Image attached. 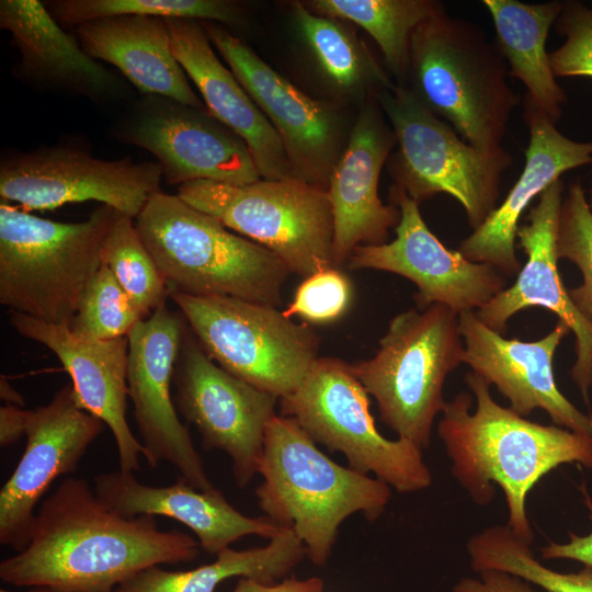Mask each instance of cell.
I'll use <instances>...</instances> for the list:
<instances>
[{
  "instance_id": "5b68a950",
  "label": "cell",
  "mask_w": 592,
  "mask_h": 592,
  "mask_svg": "<svg viewBox=\"0 0 592 592\" xmlns=\"http://www.w3.org/2000/svg\"><path fill=\"white\" fill-rule=\"evenodd\" d=\"M134 223L169 291L281 304L291 273L281 259L178 195L156 193Z\"/></svg>"
},
{
  "instance_id": "4316f807",
  "label": "cell",
  "mask_w": 592,
  "mask_h": 592,
  "mask_svg": "<svg viewBox=\"0 0 592 592\" xmlns=\"http://www.w3.org/2000/svg\"><path fill=\"white\" fill-rule=\"evenodd\" d=\"M71 32L90 57L117 68L139 95H162L206 109L173 54L166 19L116 15L86 22Z\"/></svg>"
},
{
  "instance_id": "f546056e",
  "label": "cell",
  "mask_w": 592,
  "mask_h": 592,
  "mask_svg": "<svg viewBox=\"0 0 592 592\" xmlns=\"http://www.w3.org/2000/svg\"><path fill=\"white\" fill-rule=\"evenodd\" d=\"M298 33L319 71L342 94L363 96L391 90L395 84L362 41L338 19L312 12L304 3H292Z\"/></svg>"
},
{
  "instance_id": "4fadbf2b",
  "label": "cell",
  "mask_w": 592,
  "mask_h": 592,
  "mask_svg": "<svg viewBox=\"0 0 592 592\" xmlns=\"http://www.w3.org/2000/svg\"><path fill=\"white\" fill-rule=\"evenodd\" d=\"M110 138L152 153L169 185L205 180L247 184L261 179L242 138L207 109L146 94L127 103Z\"/></svg>"
},
{
  "instance_id": "484cf974",
  "label": "cell",
  "mask_w": 592,
  "mask_h": 592,
  "mask_svg": "<svg viewBox=\"0 0 592 592\" xmlns=\"http://www.w3.org/2000/svg\"><path fill=\"white\" fill-rule=\"evenodd\" d=\"M93 489L102 502L124 516H166L180 522L209 554L217 555L249 535L271 539L283 528L267 517L242 514L218 489L197 490L180 476L170 486L152 487L118 469L95 476Z\"/></svg>"
},
{
  "instance_id": "d6986e66",
  "label": "cell",
  "mask_w": 592,
  "mask_h": 592,
  "mask_svg": "<svg viewBox=\"0 0 592 592\" xmlns=\"http://www.w3.org/2000/svg\"><path fill=\"white\" fill-rule=\"evenodd\" d=\"M562 192L563 183L558 180L538 196L530 208L527 223L520 225L516 234L527 257L525 265L510 287L475 312L500 334L510 318L523 309L542 307L556 314L576 335V362L570 376L588 403L592 385V322L574 307L558 271L557 230Z\"/></svg>"
},
{
  "instance_id": "9a60e30c",
  "label": "cell",
  "mask_w": 592,
  "mask_h": 592,
  "mask_svg": "<svg viewBox=\"0 0 592 592\" xmlns=\"http://www.w3.org/2000/svg\"><path fill=\"white\" fill-rule=\"evenodd\" d=\"M189 325L184 316L162 306L128 333L127 387L140 434L143 455L156 468L171 464L190 486L215 489L180 421L171 398L177 358Z\"/></svg>"
},
{
  "instance_id": "836d02e7",
  "label": "cell",
  "mask_w": 592,
  "mask_h": 592,
  "mask_svg": "<svg viewBox=\"0 0 592 592\" xmlns=\"http://www.w3.org/2000/svg\"><path fill=\"white\" fill-rule=\"evenodd\" d=\"M101 262L111 270L145 318L166 306L169 286L134 219L121 215L115 220L103 242Z\"/></svg>"
},
{
  "instance_id": "44dd1931",
  "label": "cell",
  "mask_w": 592,
  "mask_h": 592,
  "mask_svg": "<svg viewBox=\"0 0 592 592\" xmlns=\"http://www.w3.org/2000/svg\"><path fill=\"white\" fill-rule=\"evenodd\" d=\"M0 29L11 35L20 59L12 76L39 92L80 96L99 105L133 101L123 77L90 57L73 32L43 1L1 0Z\"/></svg>"
},
{
  "instance_id": "4dcf8cb0",
  "label": "cell",
  "mask_w": 592,
  "mask_h": 592,
  "mask_svg": "<svg viewBox=\"0 0 592 592\" xmlns=\"http://www.w3.org/2000/svg\"><path fill=\"white\" fill-rule=\"evenodd\" d=\"M320 15L351 21L377 43L399 86L408 79L411 37L443 5L431 0H314L305 3Z\"/></svg>"
},
{
  "instance_id": "30bf717a",
  "label": "cell",
  "mask_w": 592,
  "mask_h": 592,
  "mask_svg": "<svg viewBox=\"0 0 592 592\" xmlns=\"http://www.w3.org/2000/svg\"><path fill=\"white\" fill-rule=\"evenodd\" d=\"M278 400L283 417L295 420L316 443L343 454L350 468L373 473L399 493L431 486L422 449L379 433L368 392L342 360L319 357L298 388Z\"/></svg>"
},
{
  "instance_id": "5bb4252c",
  "label": "cell",
  "mask_w": 592,
  "mask_h": 592,
  "mask_svg": "<svg viewBox=\"0 0 592 592\" xmlns=\"http://www.w3.org/2000/svg\"><path fill=\"white\" fill-rule=\"evenodd\" d=\"M173 384L179 412L193 423L206 449L225 452L239 488L258 474L269 423L278 398L228 373L187 328Z\"/></svg>"
},
{
  "instance_id": "ab89813d",
  "label": "cell",
  "mask_w": 592,
  "mask_h": 592,
  "mask_svg": "<svg viewBox=\"0 0 592 592\" xmlns=\"http://www.w3.org/2000/svg\"><path fill=\"white\" fill-rule=\"evenodd\" d=\"M582 493L592 522V500L584 486ZM540 554L544 559H569L592 567V531L584 536L570 532L566 543L550 542L540 548Z\"/></svg>"
},
{
  "instance_id": "52a82bcc",
  "label": "cell",
  "mask_w": 592,
  "mask_h": 592,
  "mask_svg": "<svg viewBox=\"0 0 592 592\" xmlns=\"http://www.w3.org/2000/svg\"><path fill=\"white\" fill-rule=\"evenodd\" d=\"M463 354L458 314L434 304L395 316L375 355L350 366L376 400L382 421L423 449L446 405L445 379Z\"/></svg>"
},
{
  "instance_id": "8d00e7d4",
  "label": "cell",
  "mask_w": 592,
  "mask_h": 592,
  "mask_svg": "<svg viewBox=\"0 0 592 592\" xmlns=\"http://www.w3.org/2000/svg\"><path fill=\"white\" fill-rule=\"evenodd\" d=\"M351 298L349 278L332 267L305 278L284 314L289 318L298 316L311 323H328L348 310Z\"/></svg>"
},
{
  "instance_id": "7402d4cb",
  "label": "cell",
  "mask_w": 592,
  "mask_h": 592,
  "mask_svg": "<svg viewBox=\"0 0 592 592\" xmlns=\"http://www.w3.org/2000/svg\"><path fill=\"white\" fill-rule=\"evenodd\" d=\"M396 145L377 101L361 109L330 175L328 196L333 215V265L346 264L358 246L386 242L400 212L378 195L382 169Z\"/></svg>"
},
{
  "instance_id": "f35d334b",
  "label": "cell",
  "mask_w": 592,
  "mask_h": 592,
  "mask_svg": "<svg viewBox=\"0 0 592 592\" xmlns=\"http://www.w3.org/2000/svg\"><path fill=\"white\" fill-rule=\"evenodd\" d=\"M476 573L477 577L460 579L451 592H546L508 572L483 570Z\"/></svg>"
},
{
  "instance_id": "cb8c5ba5",
  "label": "cell",
  "mask_w": 592,
  "mask_h": 592,
  "mask_svg": "<svg viewBox=\"0 0 592 592\" xmlns=\"http://www.w3.org/2000/svg\"><path fill=\"white\" fill-rule=\"evenodd\" d=\"M524 121L530 129V143L519 179L500 205L458 248L469 261L490 264L504 275H515L521 270L515 240L520 219L532 201L565 172L592 163V141L579 143L562 135L527 96Z\"/></svg>"
},
{
  "instance_id": "2e32d148",
  "label": "cell",
  "mask_w": 592,
  "mask_h": 592,
  "mask_svg": "<svg viewBox=\"0 0 592 592\" xmlns=\"http://www.w3.org/2000/svg\"><path fill=\"white\" fill-rule=\"evenodd\" d=\"M201 22L213 47L280 136L294 177L327 190L344 149L337 112L300 91L221 24Z\"/></svg>"
},
{
  "instance_id": "277c9868",
  "label": "cell",
  "mask_w": 592,
  "mask_h": 592,
  "mask_svg": "<svg viewBox=\"0 0 592 592\" xmlns=\"http://www.w3.org/2000/svg\"><path fill=\"white\" fill-rule=\"evenodd\" d=\"M506 75L502 54L485 32L473 22L451 18L444 8L412 34L409 89L480 151L502 149L511 114L520 104Z\"/></svg>"
},
{
  "instance_id": "74e56055",
  "label": "cell",
  "mask_w": 592,
  "mask_h": 592,
  "mask_svg": "<svg viewBox=\"0 0 592 592\" xmlns=\"http://www.w3.org/2000/svg\"><path fill=\"white\" fill-rule=\"evenodd\" d=\"M555 24L566 41L549 54L554 76L592 78V8L579 1L563 2Z\"/></svg>"
},
{
  "instance_id": "d590c367",
  "label": "cell",
  "mask_w": 592,
  "mask_h": 592,
  "mask_svg": "<svg viewBox=\"0 0 592 592\" xmlns=\"http://www.w3.org/2000/svg\"><path fill=\"white\" fill-rule=\"evenodd\" d=\"M557 254L580 270L583 282L568 294L579 312L592 322V210L579 181L570 185L561 203Z\"/></svg>"
},
{
  "instance_id": "e0dca14e",
  "label": "cell",
  "mask_w": 592,
  "mask_h": 592,
  "mask_svg": "<svg viewBox=\"0 0 592 592\" xmlns=\"http://www.w3.org/2000/svg\"><path fill=\"white\" fill-rule=\"evenodd\" d=\"M390 200L400 212L395 239L356 247L346 262L349 269L386 271L410 280L418 288L413 298L421 310L440 304L458 315L476 311L505 288L502 274L492 265L469 261L445 247L403 190L394 185Z\"/></svg>"
},
{
  "instance_id": "b9f144b4",
  "label": "cell",
  "mask_w": 592,
  "mask_h": 592,
  "mask_svg": "<svg viewBox=\"0 0 592 592\" xmlns=\"http://www.w3.org/2000/svg\"><path fill=\"white\" fill-rule=\"evenodd\" d=\"M30 410L5 405L0 408V445L9 446L25 435Z\"/></svg>"
},
{
  "instance_id": "7c38bea8",
  "label": "cell",
  "mask_w": 592,
  "mask_h": 592,
  "mask_svg": "<svg viewBox=\"0 0 592 592\" xmlns=\"http://www.w3.org/2000/svg\"><path fill=\"white\" fill-rule=\"evenodd\" d=\"M161 181L157 161L99 159L75 143L12 149L0 159L1 202L15 203L29 213L96 201L135 219L161 192Z\"/></svg>"
},
{
  "instance_id": "d6a6232c",
  "label": "cell",
  "mask_w": 592,
  "mask_h": 592,
  "mask_svg": "<svg viewBox=\"0 0 592 592\" xmlns=\"http://www.w3.org/2000/svg\"><path fill=\"white\" fill-rule=\"evenodd\" d=\"M43 3L67 31L116 15L208 21L230 27L244 22L242 5L228 0H45Z\"/></svg>"
},
{
  "instance_id": "d4e9b609",
  "label": "cell",
  "mask_w": 592,
  "mask_h": 592,
  "mask_svg": "<svg viewBox=\"0 0 592 592\" xmlns=\"http://www.w3.org/2000/svg\"><path fill=\"white\" fill-rule=\"evenodd\" d=\"M166 21L175 58L198 89L207 111L244 140L261 179L293 178L280 136L215 54L203 23L183 19Z\"/></svg>"
},
{
  "instance_id": "83f0119b",
  "label": "cell",
  "mask_w": 592,
  "mask_h": 592,
  "mask_svg": "<svg viewBox=\"0 0 592 592\" xmlns=\"http://www.w3.org/2000/svg\"><path fill=\"white\" fill-rule=\"evenodd\" d=\"M496 29L497 47L510 65V75L527 90L533 101L555 124L566 103L556 82L546 41L563 2L523 3L517 0H483Z\"/></svg>"
},
{
  "instance_id": "603a6c76",
  "label": "cell",
  "mask_w": 592,
  "mask_h": 592,
  "mask_svg": "<svg viewBox=\"0 0 592 592\" xmlns=\"http://www.w3.org/2000/svg\"><path fill=\"white\" fill-rule=\"evenodd\" d=\"M10 325L26 339L49 349L69 373L81 408L111 430L119 470L140 469L143 445L126 419L128 338L92 340L76 335L66 326L10 312Z\"/></svg>"
},
{
  "instance_id": "7a4b0ae2",
  "label": "cell",
  "mask_w": 592,
  "mask_h": 592,
  "mask_svg": "<svg viewBox=\"0 0 592 592\" xmlns=\"http://www.w3.org/2000/svg\"><path fill=\"white\" fill-rule=\"evenodd\" d=\"M465 382L476 398L475 411L470 413L471 396L459 392L446 402L437 425L452 475L479 505L493 500L494 485H499L508 508L506 525L532 545L534 532L526 511L530 491L560 465L592 468V437L530 421L499 405L489 385L473 372Z\"/></svg>"
},
{
  "instance_id": "6da1fadb",
  "label": "cell",
  "mask_w": 592,
  "mask_h": 592,
  "mask_svg": "<svg viewBox=\"0 0 592 592\" xmlns=\"http://www.w3.org/2000/svg\"><path fill=\"white\" fill-rule=\"evenodd\" d=\"M198 554L191 535L161 531L151 515L124 516L86 479L69 477L42 502L26 546L0 562V579L55 592H114L147 568Z\"/></svg>"
},
{
  "instance_id": "ba28073f",
  "label": "cell",
  "mask_w": 592,
  "mask_h": 592,
  "mask_svg": "<svg viewBox=\"0 0 592 592\" xmlns=\"http://www.w3.org/2000/svg\"><path fill=\"white\" fill-rule=\"evenodd\" d=\"M177 195L266 248L304 280L334 267L333 215L323 187L294 177L247 184L198 180L180 185Z\"/></svg>"
},
{
  "instance_id": "8fae6325",
  "label": "cell",
  "mask_w": 592,
  "mask_h": 592,
  "mask_svg": "<svg viewBox=\"0 0 592 592\" xmlns=\"http://www.w3.org/2000/svg\"><path fill=\"white\" fill-rule=\"evenodd\" d=\"M204 351L220 367L281 399L319 358V337L276 307L229 296L169 291Z\"/></svg>"
},
{
  "instance_id": "60d3db41",
  "label": "cell",
  "mask_w": 592,
  "mask_h": 592,
  "mask_svg": "<svg viewBox=\"0 0 592 592\" xmlns=\"http://www.w3.org/2000/svg\"><path fill=\"white\" fill-rule=\"evenodd\" d=\"M323 582L320 578L298 580L291 578L272 585L250 578H240L232 592H322Z\"/></svg>"
},
{
  "instance_id": "9c48e42d",
  "label": "cell",
  "mask_w": 592,
  "mask_h": 592,
  "mask_svg": "<svg viewBox=\"0 0 592 592\" xmlns=\"http://www.w3.org/2000/svg\"><path fill=\"white\" fill-rule=\"evenodd\" d=\"M376 98L398 146L391 161L395 186L418 204L439 193L451 195L477 229L497 207L511 155L503 148L485 152L470 146L406 86L397 84Z\"/></svg>"
},
{
  "instance_id": "7bdbcfd3",
  "label": "cell",
  "mask_w": 592,
  "mask_h": 592,
  "mask_svg": "<svg viewBox=\"0 0 592 592\" xmlns=\"http://www.w3.org/2000/svg\"><path fill=\"white\" fill-rule=\"evenodd\" d=\"M0 397L5 405L24 407L25 401L23 396L1 375L0 378Z\"/></svg>"
},
{
  "instance_id": "8992f818",
  "label": "cell",
  "mask_w": 592,
  "mask_h": 592,
  "mask_svg": "<svg viewBox=\"0 0 592 592\" xmlns=\"http://www.w3.org/2000/svg\"><path fill=\"white\" fill-rule=\"evenodd\" d=\"M121 215L101 205L82 221L61 223L1 202V305L68 327L102 264L103 242Z\"/></svg>"
},
{
  "instance_id": "f1b7e54d",
  "label": "cell",
  "mask_w": 592,
  "mask_h": 592,
  "mask_svg": "<svg viewBox=\"0 0 592 592\" xmlns=\"http://www.w3.org/2000/svg\"><path fill=\"white\" fill-rule=\"evenodd\" d=\"M307 555L306 547L287 527L262 547L226 548L214 562L186 571H168L153 566L121 583L114 592H215L229 578H250L272 584L286 576Z\"/></svg>"
},
{
  "instance_id": "1f68e13d",
  "label": "cell",
  "mask_w": 592,
  "mask_h": 592,
  "mask_svg": "<svg viewBox=\"0 0 592 592\" xmlns=\"http://www.w3.org/2000/svg\"><path fill=\"white\" fill-rule=\"evenodd\" d=\"M467 554L475 572L498 570L516 576L546 592H592V567L578 572H558L543 565L531 545L508 525H493L474 534Z\"/></svg>"
},
{
  "instance_id": "e575fe53",
  "label": "cell",
  "mask_w": 592,
  "mask_h": 592,
  "mask_svg": "<svg viewBox=\"0 0 592 592\" xmlns=\"http://www.w3.org/2000/svg\"><path fill=\"white\" fill-rule=\"evenodd\" d=\"M146 319L122 288L111 270L101 264L68 328L78 337L112 340L127 337Z\"/></svg>"
},
{
  "instance_id": "ffe728a7",
  "label": "cell",
  "mask_w": 592,
  "mask_h": 592,
  "mask_svg": "<svg viewBox=\"0 0 592 592\" xmlns=\"http://www.w3.org/2000/svg\"><path fill=\"white\" fill-rule=\"evenodd\" d=\"M464 342L463 363L510 401L519 414L526 417L542 409L561 428L592 437V418L577 409L558 389L554 375L555 352L569 333L559 320L537 341L506 339L487 327L475 311L458 315Z\"/></svg>"
},
{
  "instance_id": "f6af8a7d",
  "label": "cell",
  "mask_w": 592,
  "mask_h": 592,
  "mask_svg": "<svg viewBox=\"0 0 592 592\" xmlns=\"http://www.w3.org/2000/svg\"><path fill=\"white\" fill-rule=\"evenodd\" d=\"M588 195H589L588 203H589L590 208L592 210V175H591V180H590V187H589V191H588Z\"/></svg>"
},
{
  "instance_id": "ee69618b",
  "label": "cell",
  "mask_w": 592,
  "mask_h": 592,
  "mask_svg": "<svg viewBox=\"0 0 592 592\" xmlns=\"http://www.w3.org/2000/svg\"><path fill=\"white\" fill-rule=\"evenodd\" d=\"M0 592H15V591L1 589ZM29 592H55V591H53L50 589H47V588H34L32 591H29Z\"/></svg>"
},
{
  "instance_id": "3957f363",
  "label": "cell",
  "mask_w": 592,
  "mask_h": 592,
  "mask_svg": "<svg viewBox=\"0 0 592 592\" xmlns=\"http://www.w3.org/2000/svg\"><path fill=\"white\" fill-rule=\"evenodd\" d=\"M258 474L263 482L255 494L265 517L291 528L319 566L344 520L362 513L374 521L391 497L387 483L337 464L295 420L277 414L267 425Z\"/></svg>"
},
{
  "instance_id": "ac0fdd59",
  "label": "cell",
  "mask_w": 592,
  "mask_h": 592,
  "mask_svg": "<svg viewBox=\"0 0 592 592\" xmlns=\"http://www.w3.org/2000/svg\"><path fill=\"white\" fill-rule=\"evenodd\" d=\"M104 422L79 405L72 385L30 410L25 449L0 491V544L21 551L29 542L35 506L61 475L75 471Z\"/></svg>"
}]
</instances>
